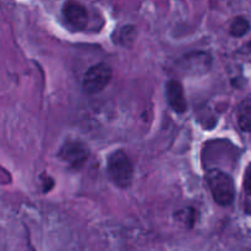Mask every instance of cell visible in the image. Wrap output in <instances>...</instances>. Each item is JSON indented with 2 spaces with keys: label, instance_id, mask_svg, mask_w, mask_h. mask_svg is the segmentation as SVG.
<instances>
[{
  "label": "cell",
  "instance_id": "6da1fadb",
  "mask_svg": "<svg viewBox=\"0 0 251 251\" xmlns=\"http://www.w3.org/2000/svg\"><path fill=\"white\" fill-rule=\"evenodd\" d=\"M205 180L218 205H232L235 199V185L229 174L218 169H211L206 173Z\"/></svg>",
  "mask_w": 251,
  "mask_h": 251
},
{
  "label": "cell",
  "instance_id": "7a4b0ae2",
  "mask_svg": "<svg viewBox=\"0 0 251 251\" xmlns=\"http://www.w3.org/2000/svg\"><path fill=\"white\" fill-rule=\"evenodd\" d=\"M107 174L109 180L118 188L130 186L134 178V166L125 151L117 150L108 156Z\"/></svg>",
  "mask_w": 251,
  "mask_h": 251
},
{
  "label": "cell",
  "instance_id": "3957f363",
  "mask_svg": "<svg viewBox=\"0 0 251 251\" xmlns=\"http://www.w3.org/2000/svg\"><path fill=\"white\" fill-rule=\"evenodd\" d=\"M112 80V69L104 63L91 66L85 74L82 87L88 95H96L104 90Z\"/></svg>",
  "mask_w": 251,
  "mask_h": 251
},
{
  "label": "cell",
  "instance_id": "277c9868",
  "mask_svg": "<svg viewBox=\"0 0 251 251\" xmlns=\"http://www.w3.org/2000/svg\"><path fill=\"white\" fill-rule=\"evenodd\" d=\"M88 156H90V150L87 145L80 140H68L59 151V157L61 161L75 168L82 166L87 161Z\"/></svg>",
  "mask_w": 251,
  "mask_h": 251
},
{
  "label": "cell",
  "instance_id": "5b68a950",
  "mask_svg": "<svg viewBox=\"0 0 251 251\" xmlns=\"http://www.w3.org/2000/svg\"><path fill=\"white\" fill-rule=\"evenodd\" d=\"M63 16L71 27L77 31L86 28L88 22V14L86 7L76 0H68L63 5Z\"/></svg>",
  "mask_w": 251,
  "mask_h": 251
},
{
  "label": "cell",
  "instance_id": "8992f818",
  "mask_svg": "<svg viewBox=\"0 0 251 251\" xmlns=\"http://www.w3.org/2000/svg\"><path fill=\"white\" fill-rule=\"evenodd\" d=\"M166 97L167 102L171 105L174 112L184 113L188 108L186 104L185 95H184V87L178 80H169L166 85Z\"/></svg>",
  "mask_w": 251,
  "mask_h": 251
},
{
  "label": "cell",
  "instance_id": "52a82bcc",
  "mask_svg": "<svg viewBox=\"0 0 251 251\" xmlns=\"http://www.w3.org/2000/svg\"><path fill=\"white\" fill-rule=\"evenodd\" d=\"M183 68L184 70H189L191 73H203L207 71L211 66V58L206 53H193L186 54V56L183 58Z\"/></svg>",
  "mask_w": 251,
  "mask_h": 251
},
{
  "label": "cell",
  "instance_id": "ba28073f",
  "mask_svg": "<svg viewBox=\"0 0 251 251\" xmlns=\"http://www.w3.org/2000/svg\"><path fill=\"white\" fill-rule=\"evenodd\" d=\"M135 33H136L135 27L132 25H127V26L122 27V28H119L113 33V41H114V43L126 47L132 43L135 38Z\"/></svg>",
  "mask_w": 251,
  "mask_h": 251
},
{
  "label": "cell",
  "instance_id": "9c48e42d",
  "mask_svg": "<svg viewBox=\"0 0 251 251\" xmlns=\"http://www.w3.org/2000/svg\"><path fill=\"white\" fill-rule=\"evenodd\" d=\"M250 31V22L248 21L244 17H235L233 20L232 25H230L229 33L232 34L233 37H243Z\"/></svg>",
  "mask_w": 251,
  "mask_h": 251
},
{
  "label": "cell",
  "instance_id": "30bf717a",
  "mask_svg": "<svg viewBox=\"0 0 251 251\" xmlns=\"http://www.w3.org/2000/svg\"><path fill=\"white\" fill-rule=\"evenodd\" d=\"M238 125L245 132H251V105L247 104L240 108L238 113Z\"/></svg>",
  "mask_w": 251,
  "mask_h": 251
},
{
  "label": "cell",
  "instance_id": "8fae6325",
  "mask_svg": "<svg viewBox=\"0 0 251 251\" xmlns=\"http://www.w3.org/2000/svg\"><path fill=\"white\" fill-rule=\"evenodd\" d=\"M244 189L248 195H251V163L248 166L244 174Z\"/></svg>",
  "mask_w": 251,
  "mask_h": 251
},
{
  "label": "cell",
  "instance_id": "7c38bea8",
  "mask_svg": "<svg viewBox=\"0 0 251 251\" xmlns=\"http://www.w3.org/2000/svg\"><path fill=\"white\" fill-rule=\"evenodd\" d=\"M248 46H249V48L251 49V42H250V43H249V44H248Z\"/></svg>",
  "mask_w": 251,
  "mask_h": 251
}]
</instances>
